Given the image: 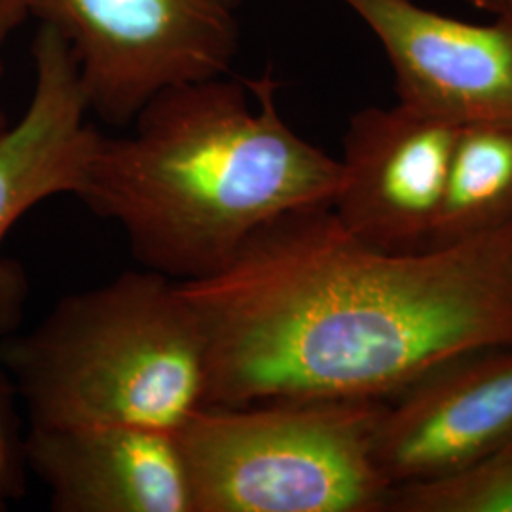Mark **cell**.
<instances>
[{
  "mask_svg": "<svg viewBox=\"0 0 512 512\" xmlns=\"http://www.w3.org/2000/svg\"><path fill=\"white\" fill-rule=\"evenodd\" d=\"M512 440V346L459 353L384 401L372 454L391 486L448 475Z\"/></svg>",
  "mask_w": 512,
  "mask_h": 512,
  "instance_id": "cell-9",
  "label": "cell"
},
{
  "mask_svg": "<svg viewBox=\"0 0 512 512\" xmlns=\"http://www.w3.org/2000/svg\"><path fill=\"white\" fill-rule=\"evenodd\" d=\"M512 222V124L459 126L431 251Z\"/></svg>",
  "mask_w": 512,
  "mask_h": 512,
  "instance_id": "cell-11",
  "label": "cell"
},
{
  "mask_svg": "<svg viewBox=\"0 0 512 512\" xmlns=\"http://www.w3.org/2000/svg\"><path fill=\"white\" fill-rule=\"evenodd\" d=\"M378 40L397 101L446 122L512 124V10L471 23L418 0H334Z\"/></svg>",
  "mask_w": 512,
  "mask_h": 512,
  "instance_id": "cell-7",
  "label": "cell"
},
{
  "mask_svg": "<svg viewBox=\"0 0 512 512\" xmlns=\"http://www.w3.org/2000/svg\"><path fill=\"white\" fill-rule=\"evenodd\" d=\"M35 84L16 124L0 131V340L18 332L29 279L18 260L2 255L4 241L25 213L54 196H78L103 135L67 42L40 25L33 40Z\"/></svg>",
  "mask_w": 512,
  "mask_h": 512,
  "instance_id": "cell-8",
  "label": "cell"
},
{
  "mask_svg": "<svg viewBox=\"0 0 512 512\" xmlns=\"http://www.w3.org/2000/svg\"><path fill=\"white\" fill-rule=\"evenodd\" d=\"M18 401L16 385L0 359V512L8 511L27 492L29 467Z\"/></svg>",
  "mask_w": 512,
  "mask_h": 512,
  "instance_id": "cell-13",
  "label": "cell"
},
{
  "mask_svg": "<svg viewBox=\"0 0 512 512\" xmlns=\"http://www.w3.org/2000/svg\"><path fill=\"white\" fill-rule=\"evenodd\" d=\"M387 512H512V440L448 475L393 486Z\"/></svg>",
  "mask_w": 512,
  "mask_h": 512,
  "instance_id": "cell-12",
  "label": "cell"
},
{
  "mask_svg": "<svg viewBox=\"0 0 512 512\" xmlns=\"http://www.w3.org/2000/svg\"><path fill=\"white\" fill-rule=\"evenodd\" d=\"M29 429L177 431L205 397V340L181 285L124 272L63 296L35 329L0 340Z\"/></svg>",
  "mask_w": 512,
  "mask_h": 512,
  "instance_id": "cell-3",
  "label": "cell"
},
{
  "mask_svg": "<svg viewBox=\"0 0 512 512\" xmlns=\"http://www.w3.org/2000/svg\"><path fill=\"white\" fill-rule=\"evenodd\" d=\"M458 131V124L401 101L357 110L342 139L334 215L378 251H431Z\"/></svg>",
  "mask_w": 512,
  "mask_h": 512,
  "instance_id": "cell-6",
  "label": "cell"
},
{
  "mask_svg": "<svg viewBox=\"0 0 512 512\" xmlns=\"http://www.w3.org/2000/svg\"><path fill=\"white\" fill-rule=\"evenodd\" d=\"M179 285L205 340L203 406L387 401L459 353L512 346V222L393 255L308 207Z\"/></svg>",
  "mask_w": 512,
  "mask_h": 512,
  "instance_id": "cell-1",
  "label": "cell"
},
{
  "mask_svg": "<svg viewBox=\"0 0 512 512\" xmlns=\"http://www.w3.org/2000/svg\"><path fill=\"white\" fill-rule=\"evenodd\" d=\"M384 401L202 406L175 431L194 512H387Z\"/></svg>",
  "mask_w": 512,
  "mask_h": 512,
  "instance_id": "cell-4",
  "label": "cell"
},
{
  "mask_svg": "<svg viewBox=\"0 0 512 512\" xmlns=\"http://www.w3.org/2000/svg\"><path fill=\"white\" fill-rule=\"evenodd\" d=\"M29 18H31V14H29L27 0H0V76L4 71V63H2L4 48H6V44H8L12 35ZM8 124L10 122L4 114V110L0 109V131L6 128Z\"/></svg>",
  "mask_w": 512,
  "mask_h": 512,
  "instance_id": "cell-14",
  "label": "cell"
},
{
  "mask_svg": "<svg viewBox=\"0 0 512 512\" xmlns=\"http://www.w3.org/2000/svg\"><path fill=\"white\" fill-rule=\"evenodd\" d=\"M467 4H471L476 10L488 12V14H503V12H511L512 0H465Z\"/></svg>",
  "mask_w": 512,
  "mask_h": 512,
  "instance_id": "cell-15",
  "label": "cell"
},
{
  "mask_svg": "<svg viewBox=\"0 0 512 512\" xmlns=\"http://www.w3.org/2000/svg\"><path fill=\"white\" fill-rule=\"evenodd\" d=\"M73 54L93 114L133 122L158 93L230 74L241 0H27Z\"/></svg>",
  "mask_w": 512,
  "mask_h": 512,
  "instance_id": "cell-5",
  "label": "cell"
},
{
  "mask_svg": "<svg viewBox=\"0 0 512 512\" xmlns=\"http://www.w3.org/2000/svg\"><path fill=\"white\" fill-rule=\"evenodd\" d=\"M25 459L55 512H194L175 431L27 429Z\"/></svg>",
  "mask_w": 512,
  "mask_h": 512,
  "instance_id": "cell-10",
  "label": "cell"
},
{
  "mask_svg": "<svg viewBox=\"0 0 512 512\" xmlns=\"http://www.w3.org/2000/svg\"><path fill=\"white\" fill-rule=\"evenodd\" d=\"M274 76L230 74L150 99L122 137H103L76 196L118 224L145 270L177 283L224 268L258 228L332 205L342 165L294 131Z\"/></svg>",
  "mask_w": 512,
  "mask_h": 512,
  "instance_id": "cell-2",
  "label": "cell"
}]
</instances>
